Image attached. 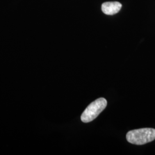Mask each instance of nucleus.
Segmentation results:
<instances>
[{"mask_svg":"<svg viewBox=\"0 0 155 155\" xmlns=\"http://www.w3.org/2000/svg\"><path fill=\"white\" fill-rule=\"evenodd\" d=\"M127 141L135 145H144L155 140V129L153 128H142L132 130L126 136Z\"/></svg>","mask_w":155,"mask_h":155,"instance_id":"obj_1","label":"nucleus"},{"mask_svg":"<svg viewBox=\"0 0 155 155\" xmlns=\"http://www.w3.org/2000/svg\"><path fill=\"white\" fill-rule=\"evenodd\" d=\"M107 104V101L104 98H100L91 102L81 117L82 121L87 123L93 121L105 109Z\"/></svg>","mask_w":155,"mask_h":155,"instance_id":"obj_2","label":"nucleus"},{"mask_svg":"<svg viewBox=\"0 0 155 155\" xmlns=\"http://www.w3.org/2000/svg\"><path fill=\"white\" fill-rule=\"evenodd\" d=\"M122 4L117 1L106 2L102 5V11L107 15H113L120 11Z\"/></svg>","mask_w":155,"mask_h":155,"instance_id":"obj_3","label":"nucleus"}]
</instances>
